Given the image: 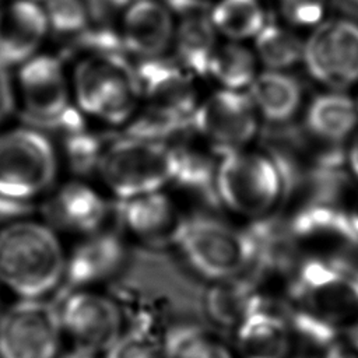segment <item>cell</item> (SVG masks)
I'll use <instances>...</instances> for the list:
<instances>
[{"label": "cell", "instance_id": "cell-42", "mask_svg": "<svg viewBox=\"0 0 358 358\" xmlns=\"http://www.w3.org/2000/svg\"><path fill=\"white\" fill-rule=\"evenodd\" d=\"M299 358H305V357H299Z\"/></svg>", "mask_w": 358, "mask_h": 358}, {"label": "cell", "instance_id": "cell-24", "mask_svg": "<svg viewBox=\"0 0 358 358\" xmlns=\"http://www.w3.org/2000/svg\"><path fill=\"white\" fill-rule=\"evenodd\" d=\"M218 34L210 15L189 10L178 22L172 49L176 62L196 77L206 76L210 57L218 43Z\"/></svg>", "mask_w": 358, "mask_h": 358}, {"label": "cell", "instance_id": "cell-22", "mask_svg": "<svg viewBox=\"0 0 358 358\" xmlns=\"http://www.w3.org/2000/svg\"><path fill=\"white\" fill-rule=\"evenodd\" d=\"M306 129L324 143L348 141L358 129V108L344 91L316 95L306 109Z\"/></svg>", "mask_w": 358, "mask_h": 358}, {"label": "cell", "instance_id": "cell-17", "mask_svg": "<svg viewBox=\"0 0 358 358\" xmlns=\"http://www.w3.org/2000/svg\"><path fill=\"white\" fill-rule=\"evenodd\" d=\"M49 34L42 3L34 0L0 3V62L10 69L38 55Z\"/></svg>", "mask_w": 358, "mask_h": 358}, {"label": "cell", "instance_id": "cell-2", "mask_svg": "<svg viewBox=\"0 0 358 358\" xmlns=\"http://www.w3.org/2000/svg\"><path fill=\"white\" fill-rule=\"evenodd\" d=\"M112 282L115 296L120 303L127 302L129 312L148 313L161 323L164 317H172V324L206 322L204 288L161 249L147 246L129 252Z\"/></svg>", "mask_w": 358, "mask_h": 358}, {"label": "cell", "instance_id": "cell-31", "mask_svg": "<svg viewBox=\"0 0 358 358\" xmlns=\"http://www.w3.org/2000/svg\"><path fill=\"white\" fill-rule=\"evenodd\" d=\"M277 7L287 25L312 29L324 21L327 0H277Z\"/></svg>", "mask_w": 358, "mask_h": 358}, {"label": "cell", "instance_id": "cell-8", "mask_svg": "<svg viewBox=\"0 0 358 358\" xmlns=\"http://www.w3.org/2000/svg\"><path fill=\"white\" fill-rule=\"evenodd\" d=\"M217 200L231 213L257 221L270 217L284 194L277 164L264 152L243 148L222 155L215 168Z\"/></svg>", "mask_w": 358, "mask_h": 358}, {"label": "cell", "instance_id": "cell-40", "mask_svg": "<svg viewBox=\"0 0 358 358\" xmlns=\"http://www.w3.org/2000/svg\"><path fill=\"white\" fill-rule=\"evenodd\" d=\"M350 1H352V3H358V0H350Z\"/></svg>", "mask_w": 358, "mask_h": 358}, {"label": "cell", "instance_id": "cell-1", "mask_svg": "<svg viewBox=\"0 0 358 358\" xmlns=\"http://www.w3.org/2000/svg\"><path fill=\"white\" fill-rule=\"evenodd\" d=\"M282 312L294 334L323 348L358 329V282L324 259L303 257L287 287Z\"/></svg>", "mask_w": 358, "mask_h": 358}, {"label": "cell", "instance_id": "cell-21", "mask_svg": "<svg viewBox=\"0 0 358 358\" xmlns=\"http://www.w3.org/2000/svg\"><path fill=\"white\" fill-rule=\"evenodd\" d=\"M241 358H287L292 329L282 308L263 305L248 315L234 330Z\"/></svg>", "mask_w": 358, "mask_h": 358}, {"label": "cell", "instance_id": "cell-15", "mask_svg": "<svg viewBox=\"0 0 358 358\" xmlns=\"http://www.w3.org/2000/svg\"><path fill=\"white\" fill-rule=\"evenodd\" d=\"M129 256L122 238L113 231L101 229L84 236L66 257V270L56 298L81 288L113 280Z\"/></svg>", "mask_w": 358, "mask_h": 358}, {"label": "cell", "instance_id": "cell-27", "mask_svg": "<svg viewBox=\"0 0 358 358\" xmlns=\"http://www.w3.org/2000/svg\"><path fill=\"white\" fill-rule=\"evenodd\" d=\"M208 15L217 34L229 41L255 39L267 24L260 0H217Z\"/></svg>", "mask_w": 358, "mask_h": 358}, {"label": "cell", "instance_id": "cell-11", "mask_svg": "<svg viewBox=\"0 0 358 358\" xmlns=\"http://www.w3.org/2000/svg\"><path fill=\"white\" fill-rule=\"evenodd\" d=\"M197 134L222 155L248 148L259 131V113L246 91L218 88L200 99L192 117Z\"/></svg>", "mask_w": 358, "mask_h": 358}, {"label": "cell", "instance_id": "cell-14", "mask_svg": "<svg viewBox=\"0 0 358 358\" xmlns=\"http://www.w3.org/2000/svg\"><path fill=\"white\" fill-rule=\"evenodd\" d=\"M42 204L43 221L56 232L91 235L103 229L110 204L91 185L73 179L53 187Z\"/></svg>", "mask_w": 358, "mask_h": 358}, {"label": "cell", "instance_id": "cell-36", "mask_svg": "<svg viewBox=\"0 0 358 358\" xmlns=\"http://www.w3.org/2000/svg\"><path fill=\"white\" fill-rule=\"evenodd\" d=\"M345 159H347L350 172L358 180V129L354 131V134L348 140Z\"/></svg>", "mask_w": 358, "mask_h": 358}, {"label": "cell", "instance_id": "cell-10", "mask_svg": "<svg viewBox=\"0 0 358 358\" xmlns=\"http://www.w3.org/2000/svg\"><path fill=\"white\" fill-rule=\"evenodd\" d=\"M302 63L309 76L329 90L344 91L358 84V22L324 20L310 29Z\"/></svg>", "mask_w": 358, "mask_h": 358}, {"label": "cell", "instance_id": "cell-33", "mask_svg": "<svg viewBox=\"0 0 358 358\" xmlns=\"http://www.w3.org/2000/svg\"><path fill=\"white\" fill-rule=\"evenodd\" d=\"M322 350L320 358H358V329L333 338Z\"/></svg>", "mask_w": 358, "mask_h": 358}, {"label": "cell", "instance_id": "cell-3", "mask_svg": "<svg viewBox=\"0 0 358 358\" xmlns=\"http://www.w3.org/2000/svg\"><path fill=\"white\" fill-rule=\"evenodd\" d=\"M67 252L43 220L18 217L0 224V289L15 299H41L60 289Z\"/></svg>", "mask_w": 358, "mask_h": 358}, {"label": "cell", "instance_id": "cell-6", "mask_svg": "<svg viewBox=\"0 0 358 358\" xmlns=\"http://www.w3.org/2000/svg\"><path fill=\"white\" fill-rule=\"evenodd\" d=\"M59 151L35 127L0 129V200L27 206L43 199L56 185Z\"/></svg>", "mask_w": 358, "mask_h": 358}, {"label": "cell", "instance_id": "cell-41", "mask_svg": "<svg viewBox=\"0 0 358 358\" xmlns=\"http://www.w3.org/2000/svg\"><path fill=\"white\" fill-rule=\"evenodd\" d=\"M1 310H3V308H1V305H0V313H1Z\"/></svg>", "mask_w": 358, "mask_h": 358}, {"label": "cell", "instance_id": "cell-9", "mask_svg": "<svg viewBox=\"0 0 358 358\" xmlns=\"http://www.w3.org/2000/svg\"><path fill=\"white\" fill-rule=\"evenodd\" d=\"M62 336L50 298L15 299L0 313V358H56Z\"/></svg>", "mask_w": 358, "mask_h": 358}, {"label": "cell", "instance_id": "cell-16", "mask_svg": "<svg viewBox=\"0 0 358 358\" xmlns=\"http://www.w3.org/2000/svg\"><path fill=\"white\" fill-rule=\"evenodd\" d=\"M141 98L147 105L169 112L180 119H190L200 99L194 77L178 62L161 57L141 60L136 69Z\"/></svg>", "mask_w": 358, "mask_h": 358}, {"label": "cell", "instance_id": "cell-4", "mask_svg": "<svg viewBox=\"0 0 358 358\" xmlns=\"http://www.w3.org/2000/svg\"><path fill=\"white\" fill-rule=\"evenodd\" d=\"M70 85L77 109L102 123L127 124L140 109L136 70L116 53L99 50L81 57L71 70Z\"/></svg>", "mask_w": 358, "mask_h": 358}, {"label": "cell", "instance_id": "cell-23", "mask_svg": "<svg viewBox=\"0 0 358 358\" xmlns=\"http://www.w3.org/2000/svg\"><path fill=\"white\" fill-rule=\"evenodd\" d=\"M260 117L284 123L294 117L302 103V88L299 83L285 71H259L246 90Z\"/></svg>", "mask_w": 358, "mask_h": 358}, {"label": "cell", "instance_id": "cell-12", "mask_svg": "<svg viewBox=\"0 0 358 358\" xmlns=\"http://www.w3.org/2000/svg\"><path fill=\"white\" fill-rule=\"evenodd\" d=\"M15 69L17 102L25 113L36 122L71 127L74 123L67 120L73 112L70 74L62 60L39 52Z\"/></svg>", "mask_w": 358, "mask_h": 358}, {"label": "cell", "instance_id": "cell-19", "mask_svg": "<svg viewBox=\"0 0 358 358\" xmlns=\"http://www.w3.org/2000/svg\"><path fill=\"white\" fill-rule=\"evenodd\" d=\"M117 218L129 234L148 248L172 245L183 218L162 190L119 200Z\"/></svg>", "mask_w": 358, "mask_h": 358}, {"label": "cell", "instance_id": "cell-28", "mask_svg": "<svg viewBox=\"0 0 358 358\" xmlns=\"http://www.w3.org/2000/svg\"><path fill=\"white\" fill-rule=\"evenodd\" d=\"M162 358H234V355L203 323L183 322L166 327Z\"/></svg>", "mask_w": 358, "mask_h": 358}, {"label": "cell", "instance_id": "cell-7", "mask_svg": "<svg viewBox=\"0 0 358 358\" xmlns=\"http://www.w3.org/2000/svg\"><path fill=\"white\" fill-rule=\"evenodd\" d=\"M179 154L159 140L127 136L105 145L96 172L119 200L162 190L175 180Z\"/></svg>", "mask_w": 358, "mask_h": 358}, {"label": "cell", "instance_id": "cell-13", "mask_svg": "<svg viewBox=\"0 0 358 358\" xmlns=\"http://www.w3.org/2000/svg\"><path fill=\"white\" fill-rule=\"evenodd\" d=\"M63 334L73 343L103 352L119 337L126 315L120 302L91 288L69 291L55 301Z\"/></svg>", "mask_w": 358, "mask_h": 358}, {"label": "cell", "instance_id": "cell-35", "mask_svg": "<svg viewBox=\"0 0 358 358\" xmlns=\"http://www.w3.org/2000/svg\"><path fill=\"white\" fill-rule=\"evenodd\" d=\"M96 354H98V351H95L90 347L73 343L70 347H67L64 350L62 348L56 358H98Z\"/></svg>", "mask_w": 358, "mask_h": 358}, {"label": "cell", "instance_id": "cell-34", "mask_svg": "<svg viewBox=\"0 0 358 358\" xmlns=\"http://www.w3.org/2000/svg\"><path fill=\"white\" fill-rule=\"evenodd\" d=\"M338 208L343 211L352 231L358 235V187L343 193L338 201Z\"/></svg>", "mask_w": 358, "mask_h": 358}, {"label": "cell", "instance_id": "cell-25", "mask_svg": "<svg viewBox=\"0 0 358 358\" xmlns=\"http://www.w3.org/2000/svg\"><path fill=\"white\" fill-rule=\"evenodd\" d=\"M259 60L245 42L225 39L218 42L207 66L206 76L218 88L246 91L259 74Z\"/></svg>", "mask_w": 358, "mask_h": 358}, {"label": "cell", "instance_id": "cell-5", "mask_svg": "<svg viewBox=\"0 0 358 358\" xmlns=\"http://www.w3.org/2000/svg\"><path fill=\"white\" fill-rule=\"evenodd\" d=\"M172 245L187 267L210 282L246 274L256 255L249 228L239 229L208 215L183 218Z\"/></svg>", "mask_w": 358, "mask_h": 358}, {"label": "cell", "instance_id": "cell-26", "mask_svg": "<svg viewBox=\"0 0 358 358\" xmlns=\"http://www.w3.org/2000/svg\"><path fill=\"white\" fill-rule=\"evenodd\" d=\"M124 324L119 337L103 351V358H162V324L144 312H124Z\"/></svg>", "mask_w": 358, "mask_h": 358}, {"label": "cell", "instance_id": "cell-30", "mask_svg": "<svg viewBox=\"0 0 358 358\" xmlns=\"http://www.w3.org/2000/svg\"><path fill=\"white\" fill-rule=\"evenodd\" d=\"M42 4L50 32L74 36L90 24V11L84 0H46Z\"/></svg>", "mask_w": 358, "mask_h": 358}, {"label": "cell", "instance_id": "cell-37", "mask_svg": "<svg viewBox=\"0 0 358 358\" xmlns=\"http://www.w3.org/2000/svg\"><path fill=\"white\" fill-rule=\"evenodd\" d=\"M196 1H197V0H179V3H183V4H186V6H190L192 3L196 4Z\"/></svg>", "mask_w": 358, "mask_h": 358}, {"label": "cell", "instance_id": "cell-29", "mask_svg": "<svg viewBox=\"0 0 358 358\" xmlns=\"http://www.w3.org/2000/svg\"><path fill=\"white\" fill-rule=\"evenodd\" d=\"M303 43L292 27L267 22L253 39V50L266 70L285 71L302 63Z\"/></svg>", "mask_w": 358, "mask_h": 358}, {"label": "cell", "instance_id": "cell-20", "mask_svg": "<svg viewBox=\"0 0 358 358\" xmlns=\"http://www.w3.org/2000/svg\"><path fill=\"white\" fill-rule=\"evenodd\" d=\"M267 303L268 299L249 274L211 281L203 292L206 322L224 330H235L248 315Z\"/></svg>", "mask_w": 358, "mask_h": 358}, {"label": "cell", "instance_id": "cell-39", "mask_svg": "<svg viewBox=\"0 0 358 358\" xmlns=\"http://www.w3.org/2000/svg\"><path fill=\"white\" fill-rule=\"evenodd\" d=\"M34 1H38V3H43V1H46V0H34Z\"/></svg>", "mask_w": 358, "mask_h": 358}, {"label": "cell", "instance_id": "cell-18", "mask_svg": "<svg viewBox=\"0 0 358 358\" xmlns=\"http://www.w3.org/2000/svg\"><path fill=\"white\" fill-rule=\"evenodd\" d=\"M176 21L171 8L159 0H134L120 18L123 46L141 60L164 56L173 43Z\"/></svg>", "mask_w": 358, "mask_h": 358}, {"label": "cell", "instance_id": "cell-38", "mask_svg": "<svg viewBox=\"0 0 358 358\" xmlns=\"http://www.w3.org/2000/svg\"><path fill=\"white\" fill-rule=\"evenodd\" d=\"M354 101H355V103H357V108H358V94H357V96L354 98Z\"/></svg>", "mask_w": 358, "mask_h": 358}, {"label": "cell", "instance_id": "cell-32", "mask_svg": "<svg viewBox=\"0 0 358 358\" xmlns=\"http://www.w3.org/2000/svg\"><path fill=\"white\" fill-rule=\"evenodd\" d=\"M17 103L14 77L10 67L0 62V127L13 116Z\"/></svg>", "mask_w": 358, "mask_h": 358}]
</instances>
